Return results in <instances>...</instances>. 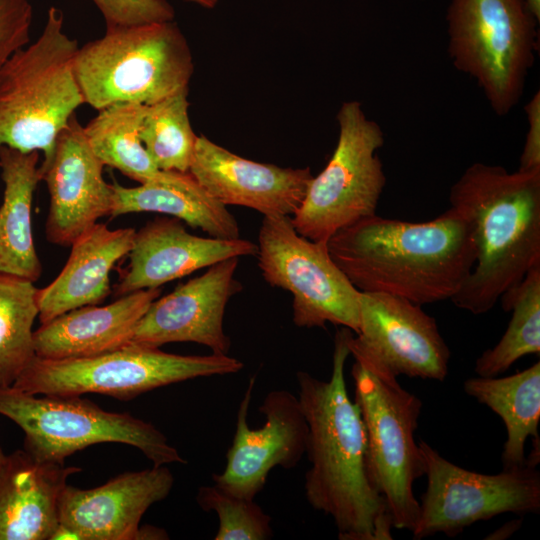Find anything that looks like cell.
<instances>
[{
	"mask_svg": "<svg viewBox=\"0 0 540 540\" xmlns=\"http://www.w3.org/2000/svg\"><path fill=\"white\" fill-rule=\"evenodd\" d=\"M528 130L523 151L520 155L519 170L540 169V92L537 91L524 106Z\"/></svg>",
	"mask_w": 540,
	"mask_h": 540,
	"instance_id": "d6a6232c",
	"label": "cell"
},
{
	"mask_svg": "<svg viewBox=\"0 0 540 540\" xmlns=\"http://www.w3.org/2000/svg\"><path fill=\"white\" fill-rule=\"evenodd\" d=\"M350 332L342 327L335 334L328 381L304 371L296 375L308 425L304 491L312 508L332 518L339 539L391 540L392 518L370 481L363 420L346 387Z\"/></svg>",
	"mask_w": 540,
	"mask_h": 540,
	"instance_id": "6da1fadb",
	"label": "cell"
},
{
	"mask_svg": "<svg viewBox=\"0 0 540 540\" xmlns=\"http://www.w3.org/2000/svg\"><path fill=\"white\" fill-rule=\"evenodd\" d=\"M355 361L394 377L444 381L450 350L422 306L381 292H360L359 331L347 338Z\"/></svg>",
	"mask_w": 540,
	"mask_h": 540,
	"instance_id": "4fadbf2b",
	"label": "cell"
},
{
	"mask_svg": "<svg viewBox=\"0 0 540 540\" xmlns=\"http://www.w3.org/2000/svg\"><path fill=\"white\" fill-rule=\"evenodd\" d=\"M258 265L272 287L292 294L297 327L327 323L359 331L358 291L333 261L327 242L300 235L287 215H266L258 235Z\"/></svg>",
	"mask_w": 540,
	"mask_h": 540,
	"instance_id": "8fae6325",
	"label": "cell"
},
{
	"mask_svg": "<svg viewBox=\"0 0 540 540\" xmlns=\"http://www.w3.org/2000/svg\"><path fill=\"white\" fill-rule=\"evenodd\" d=\"M106 28L173 21L175 10L167 0H92Z\"/></svg>",
	"mask_w": 540,
	"mask_h": 540,
	"instance_id": "4dcf8cb0",
	"label": "cell"
},
{
	"mask_svg": "<svg viewBox=\"0 0 540 540\" xmlns=\"http://www.w3.org/2000/svg\"><path fill=\"white\" fill-rule=\"evenodd\" d=\"M7 455L4 454L3 450L0 448V471L4 465Z\"/></svg>",
	"mask_w": 540,
	"mask_h": 540,
	"instance_id": "f35d334b",
	"label": "cell"
},
{
	"mask_svg": "<svg viewBox=\"0 0 540 540\" xmlns=\"http://www.w3.org/2000/svg\"><path fill=\"white\" fill-rule=\"evenodd\" d=\"M499 300L512 317L499 342L477 358V376H499L520 358L540 354V265L532 267Z\"/></svg>",
	"mask_w": 540,
	"mask_h": 540,
	"instance_id": "4316f807",
	"label": "cell"
},
{
	"mask_svg": "<svg viewBox=\"0 0 540 540\" xmlns=\"http://www.w3.org/2000/svg\"><path fill=\"white\" fill-rule=\"evenodd\" d=\"M102 162L91 150L83 126L72 115L59 133L50 161L39 166L50 195L46 238L71 244L97 221L111 214L113 187L103 178Z\"/></svg>",
	"mask_w": 540,
	"mask_h": 540,
	"instance_id": "2e32d148",
	"label": "cell"
},
{
	"mask_svg": "<svg viewBox=\"0 0 540 540\" xmlns=\"http://www.w3.org/2000/svg\"><path fill=\"white\" fill-rule=\"evenodd\" d=\"M74 71L84 102L101 110L116 103L151 105L189 89L194 64L173 20L106 28L79 47Z\"/></svg>",
	"mask_w": 540,
	"mask_h": 540,
	"instance_id": "5b68a950",
	"label": "cell"
},
{
	"mask_svg": "<svg viewBox=\"0 0 540 540\" xmlns=\"http://www.w3.org/2000/svg\"><path fill=\"white\" fill-rule=\"evenodd\" d=\"M448 54L506 116L520 100L538 50L539 20L526 0H451Z\"/></svg>",
	"mask_w": 540,
	"mask_h": 540,
	"instance_id": "8992f818",
	"label": "cell"
},
{
	"mask_svg": "<svg viewBox=\"0 0 540 540\" xmlns=\"http://www.w3.org/2000/svg\"><path fill=\"white\" fill-rule=\"evenodd\" d=\"M38 161V151L23 153L7 146L0 148L4 183L0 206V273L32 282L42 273L31 227L33 195L41 181Z\"/></svg>",
	"mask_w": 540,
	"mask_h": 540,
	"instance_id": "cb8c5ba5",
	"label": "cell"
},
{
	"mask_svg": "<svg viewBox=\"0 0 540 540\" xmlns=\"http://www.w3.org/2000/svg\"><path fill=\"white\" fill-rule=\"evenodd\" d=\"M63 26V12L51 6L39 38L0 70V148L41 151L40 166L50 161L59 133L85 103L74 71L78 41Z\"/></svg>",
	"mask_w": 540,
	"mask_h": 540,
	"instance_id": "277c9868",
	"label": "cell"
},
{
	"mask_svg": "<svg viewBox=\"0 0 540 540\" xmlns=\"http://www.w3.org/2000/svg\"><path fill=\"white\" fill-rule=\"evenodd\" d=\"M37 290L30 280L0 273V387L12 386L36 356Z\"/></svg>",
	"mask_w": 540,
	"mask_h": 540,
	"instance_id": "83f0119b",
	"label": "cell"
},
{
	"mask_svg": "<svg viewBox=\"0 0 540 540\" xmlns=\"http://www.w3.org/2000/svg\"><path fill=\"white\" fill-rule=\"evenodd\" d=\"M189 172L223 205H237L266 215H293L313 178L309 167L282 168L236 155L197 137Z\"/></svg>",
	"mask_w": 540,
	"mask_h": 540,
	"instance_id": "ac0fdd59",
	"label": "cell"
},
{
	"mask_svg": "<svg viewBox=\"0 0 540 540\" xmlns=\"http://www.w3.org/2000/svg\"><path fill=\"white\" fill-rule=\"evenodd\" d=\"M449 203L467 221L476 250L471 273L451 301L484 314L540 265V169L509 172L473 163L452 185Z\"/></svg>",
	"mask_w": 540,
	"mask_h": 540,
	"instance_id": "3957f363",
	"label": "cell"
},
{
	"mask_svg": "<svg viewBox=\"0 0 540 540\" xmlns=\"http://www.w3.org/2000/svg\"><path fill=\"white\" fill-rule=\"evenodd\" d=\"M255 380V376L249 379L239 404L226 466L221 473L212 475L215 485L247 499H255L274 467L297 466L306 453L308 439V425L298 396L284 389L268 392L258 408L265 416V424L259 429L249 427L248 411Z\"/></svg>",
	"mask_w": 540,
	"mask_h": 540,
	"instance_id": "5bb4252c",
	"label": "cell"
},
{
	"mask_svg": "<svg viewBox=\"0 0 540 540\" xmlns=\"http://www.w3.org/2000/svg\"><path fill=\"white\" fill-rule=\"evenodd\" d=\"M540 463V437H532V448L528 456H525L524 465L537 468Z\"/></svg>",
	"mask_w": 540,
	"mask_h": 540,
	"instance_id": "d590c367",
	"label": "cell"
},
{
	"mask_svg": "<svg viewBox=\"0 0 540 540\" xmlns=\"http://www.w3.org/2000/svg\"><path fill=\"white\" fill-rule=\"evenodd\" d=\"M188 91L184 89L147 105L140 138L159 170L189 171L198 136L188 115Z\"/></svg>",
	"mask_w": 540,
	"mask_h": 540,
	"instance_id": "f1b7e54d",
	"label": "cell"
},
{
	"mask_svg": "<svg viewBox=\"0 0 540 540\" xmlns=\"http://www.w3.org/2000/svg\"><path fill=\"white\" fill-rule=\"evenodd\" d=\"M238 258L220 261L203 273L155 299L136 324L129 344L159 348L193 342L212 353L228 354L231 341L224 331L227 303L242 290L235 279Z\"/></svg>",
	"mask_w": 540,
	"mask_h": 540,
	"instance_id": "9a60e30c",
	"label": "cell"
},
{
	"mask_svg": "<svg viewBox=\"0 0 540 540\" xmlns=\"http://www.w3.org/2000/svg\"><path fill=\"white\" fill-rule=\"evenodd\" d=\"M257 254L258 245L249 240L199 237L188 233L177 218L156 217L136 231L115 295L159 288L225 259Z\"/></svg>",
	"mask_w": 540,
	"mask_h": 540,
	"instance_id": "d6986e66",
	"label": "cell"
},
{
	"mask_svg": "<svg viewBox=\"0 0 540 540\" xmlns=\"http://www.w3.org/2000/svg\"><path fill=\"white\" fill-rule=\"evenodd\" d=\"M0 414L23 430L24 449L40 460L64 464L90 445L113 442L139 449L154 466L187 462L153 424L105 411L79 395L37 397L0 387Z\"/></svg>",
	"mask_w": 540,
	"mask_h": 540,
	"instance_id": "ba28073f",
	"label": "cell"
},
{
	"mask_svg": "<svg viewBox=\"0 0 540 540\" xmlns=\"http://www.w3.org/2000/svg\"><path fill=\"white\" fill-rule=\"evenodd\" d=\"M160 294V288H148L105 306L87 305L63 313L34 331L36 356L89 357L129 344L136 324Z\"/></svg>",
	"mask_w": 540,
	"mask_h": 540,
	"instance_id": "44dd1931",
	"label": "cell"
},
{
	"mask_svg": "<svg viewBox=\"0 0 540 540\" xmlns=\"http://www.w3.org/2000/svg\"><path fill=\"white\" fill-rule=\"evenodd\" d=\"M327 248L358 291L387 293L421 306L451 300L476 260L470 227L451 207L426 222L375 214L339 229Z\"/></svg>",
	"mask_w": 540,
	"mask_h": 540,
	"instance_id": "7a4b0ae2",
	"label": "cell"
},
{
	"mask_svg": "<svg viewBox=\"0 0 540 540\" xmlns=\"http://www.w3.org/2000/svg\"><path fill=\"white\" fill-rule=\"evenodd\" d=\"M243 367L240 360L228 354L178 355L127 344L89 357L35 356L12 387L34 395L96 393L127 401L159 387L199 377L234 374Z\"/></svg>",
	"mask_w": 540,
	"mask_h": 540,
	"instance_id": "52a82bcc",
	"label": "cell"
},
{
	"mask_svg": "<svg viewBox=\"0 0 540 540\" xmlns=\"http://www.w3.org/2000/svg\"><path fill=\"white\" fill-rule=\"evenodd\" d=\"M526 2L531 12L540 21V0H526Z\"/></svg>",
	"mask_w": 540,
	"mask_h": 540,
	"instance_id": "8d00e7d4",
	"label": "cell"
},
{
	"mask_svg": "<svg viewBox=\"0 0 540 540\" xmlns=\"http://www.w3.org/2000/svg\"><path fill=\"white\" fill-rule=\"evenodd\" d=\"M463 389L502 419L507 432L501 455L503 469L522 467L526 440L539 436L540 362L506 377L469 378Z\"/></svg>",
	"mask_w": 540,
	"mask_h": 540,
	"instance_id": "d4e9b609",
	"label": "cell"
},
{
	"mask_svg": "<svg viewBox=\"0 0 540 540\" xmlns=\"http://www.w3.org/2000/svg\"><path fill=\"white\" fill-rule=\"evenodd\" d=\"M32 18L29 0H0V70L29 43Z\"/></svg>",
	"mask_w": 540,
	"mask_h": 540,
	"instance_id": "1f68e13d",
	"label": "cell"
},
{
	"mask_svg": "<svg viewBox=\"0 0 540 540\" xmlns=\"http://www.w3.org/2000/svg\"><path fill=\"white\" fill-rule=\"evenodd\" d=\"M336 118L335 150L325 168L313 176L291 218L296 231L313 241L327 242L339 229L375 215L386 185L378 156L385 142L379 124L356 100L343 102Z\"/></svg>",
	"mask_w": 540,
	"mask_h": 540,
	"instance_id": "30bf717a",
	"label": "cell"
},
{
	"mask_svg": "<svg viewBox=\"0 0 540 540\" xmlns=\"http://www.w3.org/2000/svg\"><path fill=\"white\" fill-rule=\"evenodd\" d=\"M111 216L155 212L171 215L199 228L210 237H240L235 217L226 206L213 198L189 172L160 170L151 180L137 187H123L114 182Z\"/></svg>",
	"mask_w": 540,
	"mask_h": 540,
	"instance_id": "603a6c76",
	"label": "cell"
},
{
	"mask_svg": "<svg viewBox=\"0 0 540 540\" xmlns=\"http://www.w3.org/2000/svg\"><path fill=\"white\" fill-rule=\"evenodd\" d=\"M427 476L412 536L454 537L468 526L504 514L540 512V473L526 465L483 474L462 468L424 440L418 442Z\"/></svg>",
	"mask_w": 540,
	"mask_h": 540,
	"instance_id": "7c38bea8",
	"label": "cell"
},
{
	"mask_svg": "<svg viewBox=\"0 0 540 540\" xmlns=\"http://www.w3.org/2000/svg\"><path fill=\"white\" fill-rule=\"evenodd\" d=\"M174 485L166 467L122 473L91 489L66 485L59 502V527L78 540H136L140 521Z\"/></svg>",
	"mask_w": 540,
	"mask_h": 540,
	"instance_id": "e0dca14e",
	"label": "cell"
},
{
	"mask_svg": "<svg viewBox=\"0 0 540 540\" xmlns=\"http://www.w3.org/2000/svg\"><path fill=\"white\" fill-rule=\"evenodd\" d=\"M204 8H214L217 3H218V0H190Z\"/></svg>",
	"mask_w": 540,
	"mask_h": 540,
	"instance_id": "74e56055",
	"label": "cell"
},
{
	"mask_svg": "<svg viewBox=\"0 0 540 540\" xmlns=\"http://www.w3.org/2000/svg\"><path fill=\"white\" fill-rule=\"evenodd\" d=\"M136 230L109 229L96 223L71 244L62 271L48 286L37 290L39 320L45 324L70 310L96 305L110 294V272L130 252Z\"/></svg>",
	"mask_w": 540,
	"mask_h": 540,
	"instance_id": "7402d4cb",
	"label": "cell"
},
{
	"mask_svg": "<svg viewBox=\"0 0 540 540\" xmlns=\"http://www.w3.org/2000/svg\"><path fill=\"white\" fill-rule=\"evenodd\" d=\"M196 500L202 510L215 512V540H266L273 536L271 517L254 501L232 495L217 485L201 486Z\"/></svg>",
	"mask_w": 540,
	"mask_h": 540,
	"instance_id": "f546056e",
	"label": "cell"
},
{
	"mask_svg": "<svg viewBox=\"0 0 540 540\" xmlns=\"http://www.w3.org/2000/svg\"><path fill=\"white\" fill-rule=\"evenodd\" d=\"M351 375L363 420L370 481L383 497L393 527L412 531L419 512L413 492L424 462L415 440L422 401L394 377L355 361Z\"/></svg>",
	"mask_w": 540,
	"mask_h": 540,
	"instance_id": "9c48e42d",
	"label": "cell"
},
{
	"mask_svg": "<svg viewBox=\"0 0 540 540\" xmlns=\"http://www.w3.org/2000/svg\"><path fill=\"white\" fill-rule=\"evenodd\" d=\"M65 464V463H64ZM40 460L25 449L7 455L0 471V540H51L59 502L78 467Z\"/></svg>",
	"mask_w": 540,
	"mask_h": 540,
	"instance_id": "ffe728a7",
	"label": "cell"
},
{
	"mask_svg": "<svg viewBox=\"0 0 540 540\" xmlns=\"http://www.w3.org/2000/svg\"><path fill=\"white\" fill-rule=\"evenodd\" d=\"M146 109L147 105L139 103L112 104L98 110L83 127L91 150L102 164L140 184L153 179L160 171L140 138Z\"/></svg>",
	"mask_w": 540,
	"mask_h": 540,
	"instance_id": "484cf974",
	"label": "cell"
},
{
	"mask_svg": "<svg viewBox=\"0 0 540 540\" xmlns=\"http://www.w3.org/2000/svg\"><path fill=\"white\" fill-rule=\"evenodd\" d=\"M522 525V518L520 519H514L509 522H506L493 532L487 535L485 539L488 540H503L507 539L510 536H512L515 532H517Z\"/></svg>",
	"mask_w": 540,
	"mask_h": 540,
	"instance_id": "836d02e7",
	"label": "cell"
},
{
	"mask_svg": "<svg viewBox=\"0 0 540 540\" xmlns=\"http://www.w3.org/2000/svg\"><path fill=\"white\" fill-rule=\"evenodd\" d=\"M144 539H168V534L164 529L154 526H140L136 540Z\"/></svg>",
	"mask_w": 540,
	"mask_h": 540,
	"instance_id": "e575fe53",
	"label": "cell"
}]
</instances>
